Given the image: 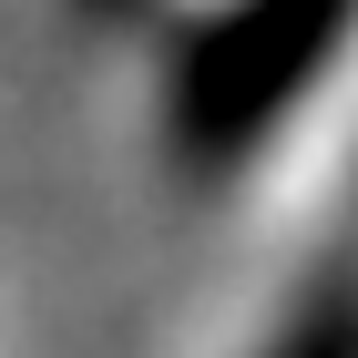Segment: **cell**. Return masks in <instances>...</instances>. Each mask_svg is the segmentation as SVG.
I'll use <instances>...</instances> for the list:
<instances>
[{"label": "cell", "instance_id": "1", "mask_svg": "<svg viewBox=\"0 0 358 358\" xmlns=\"http://www.w3.org/2000/svg\"><path fill=\"white\" fill-rule=\"evenodd\" d=\"M338 10H348V0H246V10L194 52L185 92H174V123H185L205 154L246 143L256 113H276L307 83V62H317V41L338 31Z\"/></svg>", "mask_w": 358, "mask_h": 358}, {"label": "cell", "instance_id": "2", "mask_svg": "<svg viewBox=\"0 0 358 358\" xmlns=\"http://www.w3.org/2000/svg\"><path fill=\"white\" fill-rule=\"evenodd\" d=\"M266 358H358V287H328V297L307 307Z\"/></svg>", "mask_w": 358, "mask_h": 358}]
</instances>
